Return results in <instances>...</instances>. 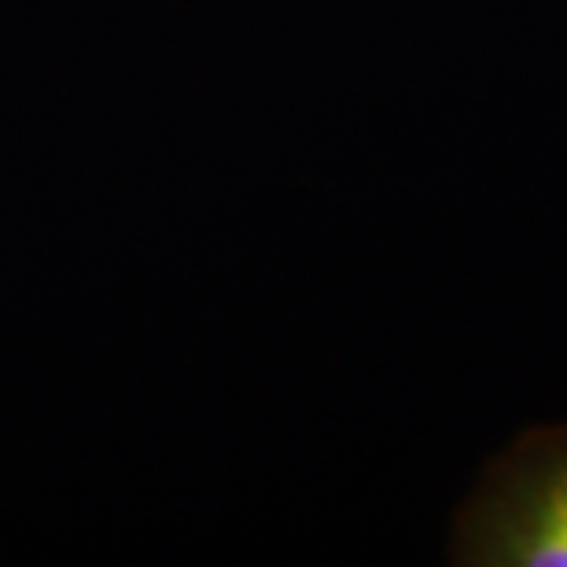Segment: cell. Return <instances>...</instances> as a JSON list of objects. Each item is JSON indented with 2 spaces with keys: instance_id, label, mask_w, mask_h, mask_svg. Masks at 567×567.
<instances>
[{
  "instance_id": "1",
  "label": "cell",
  "mask_w": 567,
  "mask_h": 567,
  "mask_svg": "<svg viewBox=\"0 0 567 567\" xmlns=\"http://www.w3.org/2000/svg\"><path fill=\"white\" fill-rule=\"evenodd\" d=\"M450 564L567 567V424L527 427L486 464L453 516Z\"/></svg>"
}]
</instances>
